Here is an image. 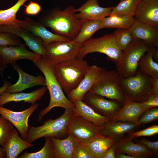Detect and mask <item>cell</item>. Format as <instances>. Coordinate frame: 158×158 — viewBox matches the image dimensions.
I'll use <instances>...</instances> for the list:
<instances>
[{
	"label": "cell",
	"mask_w": 158,
	"mask_h": 158,
	"mask_svg": "<svg viewBox=\"0 0 158 158\" xmlns=\"http://www.w3.org/2000/svg\"><path fill=\"white\" fill-rule=\"evenodd\" d=\"M102 28L101 20L84 22L78 34L73 40L82 44L91 39L96 32Z\"/></svg>",
	"instance_id": "4dcf8cb0"
},
{
	"label": "cell",
	"mask_w": 158,
	"mask_h": 158,
	"mask_svg": "<svg viewBox=\"0 0 158 158\" xmlns=\"http://www.w3.org/2000/svg\"><path fill=\"white\" fill-rule=\"evenodd\" d=\"M102 127L73 112L68 126L69 133L83 143H87L101 135Z\"/></svg>",
	"instance_id": "30bf717a"
},
{
	"label": "cell",
	"mask_w": 158,
	"mask_h": 158,
	"mask_svg": "<svg viewBox=\"0 0 158 158\" xmlns=\"http://www.w3.org/2000/svg\"></svg>",
	"instance_id": "db71d44e"
},
{
	"label": "cell",
	"mask_w": 158,
	"mask_h": 158,
	"mask_svg": "<svg viewBox=\"0 0 158 158\" xmlns=\"http://www.w3.org/2000/svg\"><path fill=\"white\" fill-rule=\"evenodd\" d=\"M0 54L3 59L4 65H11L17 61L21 59H28L35 63H37L41 57L40 54L29 51L25 47L13 46H0Z\"/></svg>",
	"instance_id": "ac0fdd59"
},
{
	"label": "cell",
	"mask_w": 158,
	"mask_h": 158,
	"mask_svg": "<svg viewBox=\"0 0 158 158\" xmlns=\"http://www.w3.org/2000/svg\"><path fill=\"white\" fill-rule=\"evenodd\" d=\"M120 77L116 70L104 68L90 90L106 98L118 101L123 105L126 98L121 88Z\"/></svg>",
	"instance_id": "52a82bcc"
},
{
	"label": "cell",
	"mask_w": 158,
	"mask_h": 158,
	"mask_svg": "<svg viewBox=\"0 0 158 158\" xmlns=\"http://www.w3.org/2000/svg\"><path fill=\"white\" fill-rule=\"evenodd\" d=\"M72 113V109H65L64 113L58 118L48 119L40 126H29L26 140L32 143L43 137L66 138L69 133L68 126Z\"/></svg>",
	"instance_id": "277c9868"
},
{
	"label": "cell",
	"mask_w": 158,
	"mask_h": 158,
	"mask_svg": "<svg viewBox=\"0 0 158 158\" xmlns=\"http://www.w3.org/2000/svg\"><path fill=\"white\" fill-rule=\"evenodd\" d=\"M133 138L127 135L116 141L115 153H121L133 158H148L154 155L153 152L144 145L135 143Z\"/></svg>",
	"instance_id": "ffe728a7"
},
{
	"label": "cell",
	"mask_w": 158,
	"mask_h": 158,
	"mask_svg": "<svg viewBox=\"0 0 158 158\" xmlns=\"http://www.w3.org/2000/svg\"><path fill=\"white\" fill-rule=\"evenodd\" d=\"M104 28L129 29L135 21L134 17L130 16H110L102 20Z\"/></svg>",
	"instance_id": "f546056e"
},
{
	"label": "cell",
	"mask_w": 158,
	"mask_h": 158,
	"mask_svg": "<svg viewBox=\"0 0 158 158\" xmlns=\"http://www.w3.org/2000/svg\"><path fill=\"white\" fill-rule=\"evenodd\" d=\"M55 158H73L76 146L79 141L69 133L66 138L59 139L50 137Z\"/></svg>",
	"instance_id": "cb8c5ba5"
},
{
	"label": "cell",
	"mask_w": 158,
	"mask_h": 158,
	"mask_svg": "<svg viewBox=\"0 0 158 158\" xmlns=\"http://www.w3.org/2000/svg\"><path fill=\"white\" fill-rule=\"evenodd\" d=\"M6 157V154L2 147H0V158H4Z\"/></svg>",
	"instance_id": "c3c4849f"
},
{
	"label": "cell",
	"mask_w": 158,
	"mask_h": 158,
	"mask_svg": "<svg viewBox=\"0 0 158 158\" xmlns=\"http://www.w3.org/2000/svg\"><path fill=\"white\" fill-rule=\"evenodd\" d=\"M28 0H18L11 7L4 10H0V25L18 26L16 14L21 7Z\"/></svg>",
	"instance_id": "1f68e13d"
},
{
	"label": "cell",
	"mask_w": 158,
	"mask_h": 158,
	"mask_svg": "<svg viewBox=\"0 0 158 158\" xmlns=\"http://www.w3.org/2000/svg\"><path fill=\"white\" fill-rule=\"evenodd\" d=\"M158 119V108L154 107L144 112L139 119L140 126L151 122Z\"/></svg>",
	"instance_id": "f35d334b"
},
{
	"label": "cell",
	"mask_w": 158,
	"mask_h": 158,
	"mask_svg": "<svg viewBox=\"0 0 158 158\" xmlns=\"http://www.w3.org/2000/svg\"><path fill=\"white\" fill-rule=\"evenodd\" d=\"M73 103L74 104L72 110L73 114L81 116L96 126L102 127L105 123L111 121L109 118L96 112L83 101L77 100Z\"/></svg>",
	"instance_id": "4316f807"
},
{
	"label": "cell",
	"mask_w": 158,
	"mask_h": 158,
	"mask_svg": "<svg viewBox=\"0 0 158 158\" xmlns=\"http://www.w3.org/2000/svg\"><path fill=\"white\" fill-rule=\"evenodd\" d=\"M113 34L116 45L121 51L126 49L134 39L128 29H117Z\"/></svg>",
	"instance_id": "e575fe53"
},
{
	"label": "cell",
	"mask_w": 158,
	"mask_h": 158,
	"mask_svg": "<svg viewBox=\"0 0 158 158\" xmlns=\"http://www.w3.org/2000/svg\"><path fill=\"white\" fill-rule=\"evenodd\" d=\"M45 143L39 151L34 152H25L19 158H55L50 138L45 137Z\"/></svg>",
	"instance_id": "836d02e7"
},
{
	"label": "cell",
	"mask_w": 158,
	"mask_h": 158,
	"mask_svg": "<svg viewBox=\"0 0 158 158\" xmlns=\"http://www.w3.org/2000/svg\"><path fill=\"white\" fill-rule=\"evenodd\" d=\"M152 78L138 68L136 73L121 78V88L125 96L132 101L142 103L147 99L152 93Z\"/></svg>",
	"instance_id": "5b68a950"
},
{
	"label": "cell",
	"mask_w": 158,
	"mask_h": 158,
	"mask_svg": "<svg viewBox=\"0 0 158 158\" xmlns=\"http://www.w3.org/2000/svg\"><path fill=\"white\" fill-rule=\"evenodd\" d=\"M33 146L32 143L20 138L17 130L14 128L9 138L2 147L6 158H16L23 151Z\"/></svg>",
	"instance_id": "484cf974"
},
{
	"label": "cell",
	"mask_w": 158,
	"mask_h": 158,
	"mask_svg": "<svg viewBox=\"0 0 158 158\" xmlns=\"http://www.w3.org/2000/svg\"><path fill=\"white\" fill-rule=\"evenodd\" d=\"M128 30L134 38L142 40L150 49H157L158 27L135 20Z\"/></svg>",
	"instance_id": "e0dca14e"
},
{
	"label": "cell",
	"mask_w": 158,
	"mask_h": 158,
	"mask_svg": "<svg viewBox=\"0 0 158 158\" xmlns=\"http://www.w3.org/2000/svg\"><path fill=\"white\" fill-rule=\"evenodd\" d=\"M0 46L25 47L19 37L12 33L0 32Z\"/></svg>",
	"instance_id": "8d00e7d4"
},
{
	"label": "cell",
	"mask_w": 158,
	"mask_h": 158,
	"mask_svg": "<svg viewBox=\"0 0 158 158\" xmlns=\"http://www.w3.org/2000/svg\"><path fill=\"white\" fill-rule=\"evenodd\" d=\"M73 158H97L90 148L79 142L75 147Z\"/></svg>",
	"instance_id": "74e56055"
},
{
	"label": "cell",
	"mask_w": 158,
	"mask_h": 158,
	"mask_svg": "<svg viewBox=\"0 0 158 158\" xmlns=\"http://www.w3.org/2000/svg\"><path fill=\"white\" fill-rule=\"evenodd\" d=\"M103 68L96 65L89 66L78 85L66 95L67 98L73 103L82 101L84 95L91 89Z\"/></svg>",
	"instance_id": "2e32d148"
},
{
	"label": "cell",
	"mask_w": 158,
	"mask_h": 158,
	"mask_svg": "<svg viewBox=\"0 0 158 158\" xmlns=\"http://www.w3.org/2000/svg\"><path fill=\"white\" fill-rule=\"evenodd\" d=\"M140 0H120L114 7L109 16H133Z\"/></svg>",
	"instance_id": "d6a6232c"
},
{
	"label": "cell",
	"mask_w": 158,
	"mask_h": 158,
	"mask_svg": "<svg viewBox=\"0 0 158 158\" xmlns=\"http://www.w3.org/2000/svg\"><path fill=\"white\" fill-rule=\"evenodd\" d=\"M82 44L73 40L53 42L44 45L46 54L43 57L47 62L54 65L77 57Z\"/></svg>",
	"instance_id": "9c48e42d"
},
{
	"label": "cell",
	"mask_w": 158,
	"mask_h": 158,
	"mask_svg": "<svg viewBox=\"0 0 158 158\" xmlns=\"http://www.w3.org/2000/svg\"><path fill=\"white\" fill-rule=\"evenodd\" d=\"M35 64L44 75L45 86L49 90L50 96L48 106L41 111L38 114V121L42 120L45 116L55 107L73 109L74 104L65 96L54 75V65L47 62L42 56Z\"/></svg>",
	"instance_id": "7a4b0ae2"
},
{
	"label": "cell",
	"mask_w": 158,
	"mask_h": 158,
	"mask_svg": "<svg viewBox=\"0 0 158 158\" xmlns=\"http://www.w3.org/2000/svg\"><path fill=\"white\" fill-rule=\"evenodd\" d=\"M126 98L125 103L112 121H123L134 123L140 126L138 121L141 115L149 109L142 103H138Z\"/></svg>",
	"instance_id": "7402d4cb"
},
{
	"label": "cell",
	"mask_w": 158,
	"mask_h": 158,
	"mask_svg": "<svg viewBox=\"0 0 158 158\" xmlns=\"http://www.w3.org/2000/svg\"><path fill=\"white\" fill-rule=\"evenodd\" d=\"M17 23L20 27L42 39L44 45L55 41L72 40L67 37L52 33L39 22L36 21L30 17H26L23 20L17 19Z\"/></svg>",
	"instance_id": "4fadbf2b"
},
{
	"label": "cell",
	"mask_w": 158,
	"mask_h": 158,
	"mask_svg": "<svg viewBox=\"0 0 158 158\" xmlns=\"http://www.w3.org/2000/svg\"><path fill=\"white\" fill-rule=\"evenodd\" d=\"M1 115L0 114V121L1 120Z\"/></svg>",
	"instance_id": "f5cc1de1"
},
{
	"label": "cell",
	"mask_w": 158,
	"mask_h": 158,
	"mask_svg": "<svg viewBox=\"0 0 158 158\" xmlns=\"http://www.w3.org/2000/svg\"><path fill=\"white\" fill-rule=\"evenodd\" d=\"M75 8L69 6L61 10L54 9L42 15L39 22L50 28L56 34L73 40L78 34L84 22L78 19Z\"/></svg>",
	"instance_id": "6da1fadb"
},
{
	"label": "cell",
	"mask_w": 158,
	"mask_h": 158,
	"mask_svg": "<svg viewBox=\"0 0 158 158\" xmlns=\"http://www.w3.org/2000/svg\"><path fill=\"white\" fill-rule=\"evenodd\" d=\"M3 70H0V72L1 73V72L2 71H3Z\"/></svg>",
	"instance_id": "816d5d0a"
},
{
	"label": "cell",
	"mask_w": 158,
	"mask_h": 158,
	"mask_svg": "<svg viewBox=\"0 0 158 158\" xmlns=\"http://www.w3.org/2000/svg\"><path fill=\"white\" fill-rule=\"evenodd\" d=\"M152 93L158 94V78H152Z\"/></svg>",
	"instance_id": "f6af8a7d"
},
{
	"label": "cell",
	"mask_w": 158,
	"mask_h": 158,
	"mask_svg": "<svg viewBox=\"0 0 158 158\" xmlns=\"http://www.w3.org/2000/svg\"><path fill=\"white\" fill-rule=\"evenodd\" d=\"M12 65L18 73V80L15 84L9 86L4 92L9 93L18 92L35 86H45V78L42 75L35 76L26 73L19 67L16 62Z\"/></svg>",
	"instance_id": "44dd1931"
},
{
	"label": "cell",
	"mask_w": 158,
	"mask_h": 158,
	"mask_svg": "<svg viewBox=\"0 0 158 158\" xmlns=\"http://www.w3.org/2000/svg\"><path fill=\"white\" fill-rule=\"evenodd\" d=\"M89 66L78 57L54 65L55 76L66 95L78 85Z\"/></svg>",
	"instance_id": "3957f363"
},
{
	"label": "cell",
	"mask_w": 158,
	"mask_h": 158,
	"mask_svg": "<svg viewBox=\"0 0 158 158\" xmlns=\"http://www.w3.org/2000/svg\"><path fill=\"white\" fill-rule=\"evenodd\" d=\"M11 85V83L7 81H4L3 85L0 88V95L3 93Z\"/></svg>",
	"instance_id": "bcb514c9"
},
{
	"label": "cell",
	"mask_w": 158,
	"mask_h": 158,
	"mask_svg": "<svg viewBox=\"0 0 158 158\" xmlns=\"http://www.w3.org/2000/svg\"><path fill=\"white\" fill-rule=\"evenodd\" d=\"M115 142L109 137L99 135L84 144L90 148L97 158H102L106 150Z\"/></svg>",
	"instance_id": "f1b7e54d"
},
{
	"label": "cell",
	"mask_w": 158,
	"mask_h": 158,
	"mask_svg": "<svg viewBox=\"0 0 158 158\" xmlns=\"http://www.w3.org/2000/svg\"><path fill=\"white\" fill-rule=\"evenodd\" d=\"M158 133V125H152L143 130L128 133L127 135L133 139L143 136H150L155 135Z\"/></svg>",
	"instance_id": "ab89813d"
},
{
	"label": "cell",
	"mask_w": 158,
	"mask_h": 158,
	"mask_svg": "<svg viewBox=\"0 0 158 158\" xmlns=\"http://www.w3.org/2000/svg\"><path fill=\"white\" fill-rule=\"evenodd\" d=\"M149 49L143 41L134 38L132 42L122 51L116 65V71L120 77L125 78L135 74L140 59Z\"/></svg>",
	"instance_id": "8992f818"
},
{
	"label": "cell",
	"mask_w": 158,
	"mask_h": 158,
	"mask_svg": "<svg viewBox=\"0 0 158 158\" xmlns=\"http://www.w3.org/2000/svg\"><path fill=\"white\" fill-rule=\"evenodd\" d=\"M115 158H133L132 157L121 153H115Z\"/></svg>",
	"instance_id": "7dc6e473"
},
{
	"label": "cell",
	"mask_w": 158,
	"mask_h": 158,
	"mask_svg": "<svg viewBox=\"0 0 158 158\" xmlns=\"http://www.w3.org/2000/svg\"><path fill=\"white\" fill-rule=\"evenodd\" d=\"M114 7H102L98 0H88L80 7L75 9L76 18L83 22L102 20L109 16Z\"/></svg>",
	"instance_id": "9a60e30c"
},
{
	"label": "cell",
	"mask_w": 158,
	"mask_h": 158,
	"mask_svg": "<svg viewBox=\"0 0 158 158\" xmlns=\"http://www.w3.org/2000/svg\"><path fill=\"white\" fill-rule=\"evenodd\" d=\"M82 101L96 112L111 120L118 114L123 105L117 101L107 99L90 90L85 95Z\"/></svg>",
	"instance_id": "8fae6325"
},
{
	"label": "cell",
	"mask_w": 158,
	"mask_h": 158,
	"mask_svg": "<svg viewBox=\"0 0 158 158\" xmlns=\"http://www.w3.org/2000/svg\"><path fill=\"white\" fill-rule=\"evenodd\" d=\"M116 146V141L106 151L102 158H115V149Z\"/></svg>",
	"instance_id": "ee69618b"
},
{
	"label": "cell",
	"mask_w": 158,
	"mask_h": 158,
	"mask_svg": "<svg viewBox=\"0 0 158 158\" xmlns=\"http://www.w3.org/2000/svg\"><path fill=\"white\" fill-rule=\"evenodd\" d=\"M153 58L157 61L158 60V50L157 49L154 50L153 54Z\"/></svg>",
	"instance_id": "681fc988"
},
{
	"label": "cell",
	"mask_w": 158,
	"mask_h": 158,
	"mask_svg": "<svg viewBox=\"0 0 158 158\" xmlns=\"http://www.w3.org/2000/svg\"><path fill=\"white\" fill-rule=\"evenodd\" d=\"M122 51L116 45L113 34H109L82 44L77 57L84 58L88 54L97 52L106 54L116 65Z\"/></svg>",
	"instance_id": "ba28073f"
},
{
	"label": "cell",
	"mask_w": 158,
	"mask_h": 158,
	"mask_svg": "<svg viewBox=\"0 0 158 158\" xmlns=\"http://www.w3.org/2000/svg\"><path fill=\"white\" fill-rule=\"evenodd\" d=\"M142 103L149 109L158 107V94L152 93L147 100Z\"/></svg>",
	"instance_id": "b9f144b4"
},
{
	"label": "cell",
	"mask_w": 158,
	"mask_h": 158,
	"mask_svg": "<svg viewBox=\"0 0 158 158\" xmlns=\"http://www.w3.org/2000/svg\"><path fill=\"white\" fill-rule=\"evenodd\" d=\"M39 106L38 103L32 104L28 109L20 111H16L0 106V114L11 123L19 132L21 138L26 140L30 116Z\"/></svg>",
	"instance_id": "7c38bea8"
},
{
	"label": "cell",
	"mask_w": 158,
	"mask_h": 158,
	"mask_svg": "<svg viewBox=\"0 0 158 158\" xmlns=\"http://www.w3.org/2000/svg\"><path fill=\"white\" fill-rule=\"evenodd\" d=\"M6 66L3 65L2 58L0 54V70H3Z\"/></svg>",
	"instance_id": "f907efd6"
},
{
	"label": "cell",
	"mask_w": 158,
	"mask_h": 158,
	"mask_svg": "<svg viewBox=\"0 0 158 158\" xmlns=\"http://www.w3.org/2000/svg\"><path fill=\"white\" fill-rule=\"evenodd\" d=\"M47 90V87H43L29 93L14 92L11 93L5 92L0 95V106L11 102L23 101L32 104L40 99Z\"/></svg>",
	"instance_id": "d4e9b609"
},
{
	"label": "cell",
	"mask_w": 158,
	"mask_h": 158,
	"mask_svg": "<svg viewBox=\"0 0 158 158\" xmlns=\"http://www.w3.org/2000/svg\"><path fill=\"white\" fill-rule=\"evenodd\" d=\"M41 7L38 3L31 1L26 6L24 11L28 15H34L38 14L41 11Z\"/></svg>",
	"instance_id": "60d3db41"
},
{
	"label": "cell",
	"mask_w": 158,
	"mask_h": 158,
	"mask_svg": "<svg viewBox=\"0 0 158 158\" xmlns=\"http://www.w3.org/2000/svg\"><path fill=\"white\" fill-rule=\"evenodd\" d=\"M138 143L143 144L154 152V155L157 156L158 154V141L151 142L145 138H142L138 140Z\"/></svg>",
	"instance_id": "7bdbcfd3"
},
{
	"label": "cell",
	"mask_w": 158,
	"mask_h": 158,
	"mask_svg": "<svg viewBox=\"0 0 158 158\" xmlns=\"http://www.w3.org/2000/svg\"><path fill=\"white\" fill-rule=\"evenodd\" d=\"M0 32L13 33L22 39L27 46L34 52L44 57L46 49L41 38L28 30L18 26L0 25Z\"/></svg>",
	"instance_id": "5bb4252c"
},
{
	"label": "cell",
	"mask_w": 158,
	"mask_h": 158,
	"mask_svg": "<svg viewBox=\"0 0 158 158\" xmlns=\"http://www.w3.org/2000/svg\"><path fill=\"white\" fill-rule=\"evenodd\" d=\"M13 125L1 116L0 121V145L3 147L9 138L14 128Z\"/></svg>",
	"instance_id": "d590c367"
},
{
	"label": "cell",
	"mask_w": 158,
	"mask_h": 158,
	"mask_svg": "<svg viewBox=\"0 0 158 158\" xmlns=\"http://www.w3.org/2000/svg\"><path fill=\"white\" fill-rule=\"evenodd\" d=\"M138 126L130 122L111 121L102 127L101 135L109 137L116 142L124 138L126 134L134 132Z\"/></svg>",
	"instance_id": "603a6c76"
},
{
	"label": "cell",
	"mask_w": 158,
	"mask_h": 158,
	"mask_svg": "<svg viewBox=\"0 0 158 158\" xmlns=\"http://www.w3.org/2000/svg\"><path fill=\"white\" fill-rule=\"evenodd\" d=\"M134 18L136 21L158 27V0H141Z\"/></svg>",
	"instance_id": "d6986e66"
},
{
	"label": "cell",
	"mask_w": 158,
	"mask_h": 158,
	"mask_svg": "<svg viewBox=\"0 0 158 158\" xmlns=\"http://www.w3.org/2000/svg\"><path fill=\"white\" fill-rule=\"evenodd\" d=\"M156 49H150L142 56L138 63V68L152 78H158V63L153 58Z\"/></svg>",
	"instance_id": "83f0119b"
}]
</instances>
